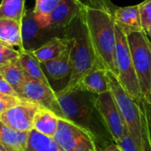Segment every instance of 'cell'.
I'll return each instance as SVG.
<instances>
[{
    "label": "cell",
    "instance_id": "obj_20",
    "mask_svg": "<svg viewBox=\"0 0 151 151\" xmlns=\"http://www.w3.org/2000/svg\"><path fill=\"white\" fill-rule=\"evenodd\" d=\"M0 40L9 45L22 49V22L13 19H0Z\"/></svg>",
    "mask_w": 151,
    "mask_h": 151
},
{
    "label": "cell",
    "instance_id": "obj_24",
    "mask_svg": "<svg viewBox=\"0 0 151 151\" xmlns=\"http://www.w3.org/2000/svg\"><path fill=\"white\" fill-rule=\"evenodd\" d=\"M62 1L64 0H36L33 9L36 19L39 21L49 16Z\"/></svg>",
    "mask_w": 151,
    "mask_h": 151
},
{
    "label": "cell",
    "instance_id": "obj_12",
    "mask_svg": "<svg viewBox=\"0 0 151 151\" xmlns=\"http://www.w3.org/2000/svg\"><path fill=\"white\" fill-rule=\"evenodd\" d=\"M53 37L47 29L39 24L33 10L25 11L22 20V49L20 50L34 51Z\"/></svg>",
    "mask_w": 151,
    "mask_h": 151
},
{
    "label": "cell",
    "instance_id": "obj_31",
    "mask_svg": "<svg viewBox=\"0 0 151 151\" xmlns=\"http://www.w3.org/2000/svg\"><path fill=\"white\" fill-rule=\"evenodd\" d=\"M144 98H145L146 102L148 104V106L150 107V109H151V90L148 91V92L144 95Z\"/></svg>",
    "mask_w": 151,
    "mask_h": 151
},
{
    "label": "cell",
    "instance_id": "obj_11",
    "mask_svg": "<svg viewBox=\"0 0 151 151\" xmlns=\"http://www.w3.org/2000/svg\"><path fill=\"white\" fill-rule=\"evenodd\" d=\"M81 2V0H64L49 16L37 22L53 35L55 31L66 29L71 24L79 14Z\"/></svg>",
    "mask_w": 151,
    "mask_h": 151
},
{
    "label": "cell",
    "instance_id": "obj_13",
    "mask_svg": "<svg viewBox=\"0 0 151 151\" xmlns=\"http://www.w3.org/2000/svg\"><path fill=\"white\" fill-rule=\"evenodd\" d=\"M107 71L102 65L95 61L93 68L84 75L77 88H81L96 94L110 91Z\"/></svg>",
    "mask_w": 151,
    "mask_h": 151
},
{
    "label": "cell",
    "instance_id": "obj_10",
    "mask_svg": "<svg viewBox=\"0 0 151 151\" xmlns=\"http://www.w3.org/2000/svg\"><path fill=\"white\" fill-rule=\"evenodd\" d=\"M40 107L36 102L22 99L16 105L0 115V119L17 131L29 132L33 128L34 118Z\"/></svg>",
    "mask_w": 151,
    "mask_h": 151
},
{
    "label": "cell",
    "instance_id": "obj_16",
    "mask_svg": "<svg viewBox=\"0 0 151 151\" xmlns=\"http://www.w3.org/2000/svg\"><path fill=\"white\" fill-rule=\"evenodd\" d=\"M115 21L116 26H118L126 35L143 29L139 16V5L116 7L115 11Z\"/></svg>",
    "mask_w": 151,
    "mask_h": 151
},
{
    "label": "cell",
    "instance_id": "obj_6",
    "mask_svg": "<svg viewBox=\"0 0 151 151\" xmlns=\"http://www.w3.org/2000/svg\"><path fill=\"white\" fill-rule=\"evenodd\" d=\"M126 37L140 88L145 95L151 90V40L144 29L129 33Z\"/></svg>",
    "mask_w": 151,
    "mask_h": 151
},
{
    "label": "cell",
    "instance_id": "obj_17",
    "mask_svg": "<svg viewBox=\"0 0 151 151\" xmlns=\"http://www.w3.org/2000/svg\"><path fill=\"white\" fill-rule=\"evenodd\" d=\"M18 62L21 65L27 78L37 80L47 86H51L48 78H46V76L41 67L40 62L35 57L32 51L20 50V57Z\"/></svg>",
    "mask_w": 151,
    "mask_h": 151
},
{
    "label": "cell",
    "instance_id": "obj_7",
    "mask_svg": "<svg viewBox=\"0 0 151 151\" xmlns=\"http://www.w3.org/2000/svg\"><path fill=\"white\" fill-rule=\"evenodd\" d=\"M52 138L64 151H99L91 132L64 117H59L58 129Z\"/></svg>",
    "mask_w": 151,
    "mask_h": 151
},
{
    "label": "cell",
    "instance_id": "obj_27",
    "mask_svg": "<svg viewBox=\"0 0 151 151\" xmlns=\"http://www.w3.org/2000/svg\"><path fill=\"white\" fill-rule=\"evenodd\" d=\"M21 100L22 98L20 97L7 95L0 93V115L6 111L8 109L16 105Z\"/></svg>",
    "mask_w": 151,
    "mask_h": 151
},
{
    "label": "cell",
    "instance_id": "obj_33",
    "mask_svg": "<svg viewBox=\"0 0 151 151\" xmlns=\"http://www.w3.org/2000/svg\"><path fill=\"white\" fill-rule=\"evenodd\" d=\"M147 35H148V37H150V40H151V27L149 28V29L147 30Z\"/></svg>",
    "mask_w": 151,
    "mask_h": 151
},
{
    "label": "cell",
    "instance_id": "obj_29",
    "mask_svg": "<svg viewBox=\"0 0 151 151\" xmlns=\"http://www.w3.org/2000/svg\"><path fill=\"white\" fill-rule=\"evenodd\" d=\"M0 93H4V94H7V95H12V96L19 97L18 93L13 88V86L3 78H0Z\"/></svg>",
    "mask_w": 151,
    "mask_h": 151
},
{
    "label": "cell",
    "instance_id": "obj_28",
    "mask_svg": "<svg viewBox=\"0 0 151 151\" xmlns=\"http://www.w3.org/2000/svg\"><path fill=\"white\" fill-rule=\"evenodd\" d=\"M115 143L119 147H121L124 151H139L128 132Z\"/></svg>",
    "mask_w": 151,
    "mask_h": 151
},
{
    "label": "cell",
    "instance_id": "obj_18",
    "mask_svg": "<svg viewBox=\"0 0 151 151\" xmlns=\"http://www.w3.org/2000/svg\"><path fill=\"white\" fill-rule=\"evenodd\" d=\"M59 117L51 109L40 107L35 116L33 128L45 135L53 137L58 129Z\"/></svg>",
    "mask_w": 151,
    "mask_h": 151
},
{
    "label": "cell",
    "instance_id": "obj_5",
    "mask_svg": "<svg viewBox=\"0 0 151 151\" xmlns=\"http://www.w3.org/2000/svg\"><path fill=\"white\" fill-rule=\"evenodd\" d=\"M116 57L118 68L117 79L124 91L140 103H147L132 59L126 34L116 24Z\"/></svg>",
    "mask_w": 151,
    "mask_h": 151
},
{
    "label": "cell",
    "instance_id": "obj_19",
    "mask_svg": "<svg viewBox=\"0 0 151 151\" xmlns=\"http://www.w3.org/2000/svg\"><path fill=\"white\" fill-rule=\"evenodd\" d=\"M29 132L17 131L0 119V143L16 151H25Z\"/></svg>",
    "mask_w": 151,
    "mask_h": 151
},
{
    "label": "cell",
    "instance_id": "obj_9",
    "mask_svg": "<svg viewBox=\"0 0 151 151\" xmlns=\"http://www.w3.org/2000/svg\"><path fill=\"white\" fill-rule=\"evenodd\" d=\"M20 97L22 99L36 102L41 107L51 109L60 117H64L57 100L56 91H54L51 86L27 78L22 86Z\"/></svg>",
    "mask_w": 151,
    "mask_h": 151
},
{
    "label": "cell",
    "instance_id": "obj_15",
    "mask_svg": "<svg viewBox=\"0 0 151 151\" xmlns=\"http://www.w3.org/2000/svg\"><path fill=\"white\" fill-rule=\"evenodd\" d=\"M73 44L71 37L64 35L63 37H53L37 49L32 51L40 63L53 60L64 53Z\"/></svg>",
    "mask_w": 151,
    "mask_h": 151
},
{
    "label": "cell",
    "instance_id": "obj_34",
    "mask_svg": "<svg viewBox=\"0 0 151 151\" xmlns=\"http://www.w3.org/2000/svg\"><path fill=\"white\" fill-rule=\"evenodd\" d=\"M0 78H2V75H1V73H0Z\"/></svg>",
    "mask_w": 151,
    "mask_h": 151
},
{
    "label": "cell",
    "instance_id": "obj_1",
    "mask_svg": "<svg viewBox=\"0 0 151 151\" xmlns=\"http://www.w3.org/2000/svg\"><path fill=\"white\" fill-rule=\"evenodd\" d=\"M110 0H84L80 12L84 18L96 61L118 77L116 65V28Z\"/></svg>",
    "mask_w": 151,
    "mask_h": 151
},
{
    "label": "cell",
    "instance_id": "obj_14",
    "mask_svg": "<svg viewBox=\"0 0 151 151\" xmlns=\"http://www.w3.org/2000/svg\"><path fill=\"white\" fill-rule=\"evenodd\" d=\"M71 50L72 45L60 57L40 63L49 82L50 80L54 82L61 81L67 78L69 79L72 69Z\"/></svg>",
    "mask_w": 151,
    "mask_h": 151
},
{
    "label": "cell",
    "instance_id": "obj_8",
    "mask_svg": "<svg viewBox=\"0 0 151 151\" xmlns=\"http://www.w3.org/2000/svg\"><path fill=\"white\" fill-rule=\"evenodd\" d=\"M96 107L114 142L126 133V126L111 91L97 95Z\"/></svg>",
    "mask_w": 151,
    "mask_h": 151
},
{
    "label": "cell",
    "instance_id": "obj_25",
    "mask_svg": "<svg viewBox=\"0 0 151 151\" xmlns=\"http://www.w3.org/2000/svg\"><path fill=\"white\" fill-rule=\"evenodd\" d=\"M20 50H15L14 46L0 40V66L18 61Z\"/></svg>",
    "mask_w": 151,
    "mask_h": 151
},
{
    "label": "cell",
    "instance_id": "obj_30",
    "mask_svg": "<svg viewBox=\"0 0 151 151\" xmlns=\"http://www.w3.org/2000/svg\"><path fill=\"white\" fill-rule=\"evenodd\" d=\"M99 151H124L121 147H119L115 142H112L109 145H107L106 147L101 148Z\"/></svg>",
    "mask_w": 151,
    "mask_h": 151
},
{
    "label": "cell",
    "instance_id": "obj_21",
    "mask_svg": "<svg viewBox=\"0 0 151 151\" xmlns=\"http://www.w3.org/2000/svg\"><path fill=\"white\" fill-rule=\"evenodd\" d=\"M25 151H64L52 137L45 135L34 128L29 132Z\"/></svg>",
    "mask_w": 151,
    "mask_h": 151
},
{
    "label": "cell",
    "instance_id": "obj_32",
    "mask_svg": "<svg viewBox=\"0 0 151 151\" xmlns=\"http://www.w3.org/2000/svg\"><path fill=\"white\" fill-rule=\"evenodd\" d=\"M0 151H16V150L0 143Z\"/></svg>",
    "mask_w": 151,
    "mask_h": 151
},
{
    "label": "cell",
    "instance_id": "obj_26",
    "mask_svg": "<svg viewBox=\"0 0 151 151\" xmlns=\"http://www.w3.org/2000/svg\"><path fill=\"white\" fill-rule=\"evenodd\" d=\"M139 11L142 28L147 32L151 27V0H145L139 4Z\"/></svg>",
    "mask_w": 151,
    "mask_h": 151
},
{
    "label": "cell",
    "instance_id": "obj_3",
    "mask_svg": "<svg viewBox=\"0 0 151 151\" xmlns=\"http://www.w3.org/2000/svg\"><path fill=\"white\" fill-rule=\"evenodd\" d=\"M110 91L124 118L127 132L139 151H151V109L140 103L122 87L116 75L107 71Z\"/></svg>",
    "mask_w": 151,
    "mask_h": 151
},
{
    "label": "cell",
    "instance_id": "obj_23",
    "mask_svg": "<svg viewBox=\"0 0 151 151\" xmlns=\"http://www.w3.org/2000/svg\"><path fill=\"white\" fill-rule=\"evenodd\" d=\"M0 19L22 22L25 14V0H0Z\"/></svg>",
    "mask_w": 151,
    "mask_h": 151
},
{
    "label": "cell",
    "instance_id": "obj_2",
    "mask_svg": "<svg viewBox=\"0 0 151 151\" xmlns=\"http://www.w3.org/2000/svg\"><path fill=\"white\" fill-rule=\"evenodd\" d=\"M96 93L81 89H61L56 96L64 117L91 132L101 148L114 142L96 107Z\"/></svg>",
    "mask_w": 151,
    "mask_h": 151
},
{
    "label": "cell",
    "instance_id": "obj_4",
    "mask_svg": "<svg viewBox=\"0 0 151 151\" xmlns=\"http://www.w3.org/2000/svg\"><path fill=\"white\" fill-rule=\"evenodd\" d=\"M64 35L72 37L73 45L71 50V75L67 85L62 89L72 90L78 87L84 75L93 68L96 61L87 29L80 11L71 24L66 28Z\"/></svg>",
    "mask_w": 151,
    "mask_h": 151
},
{
    "label": "cell",
    "instance_id": "obj_22",
    "mask_svg": "<svg viewBox=\"0 0 151 151\" xmlns=\"http://www.w3.org/2000/svg\"><path fill=\"white\" fill-rule=\"evenodd\" d=\"M0 73L2 75V78H5L13 86L20 97L22 86L27 78L19 62L16 61L14 63L0 66Z\"/></svg>",
    "mask_w": 151,
    "mask_h": 151
}]
</instances>
